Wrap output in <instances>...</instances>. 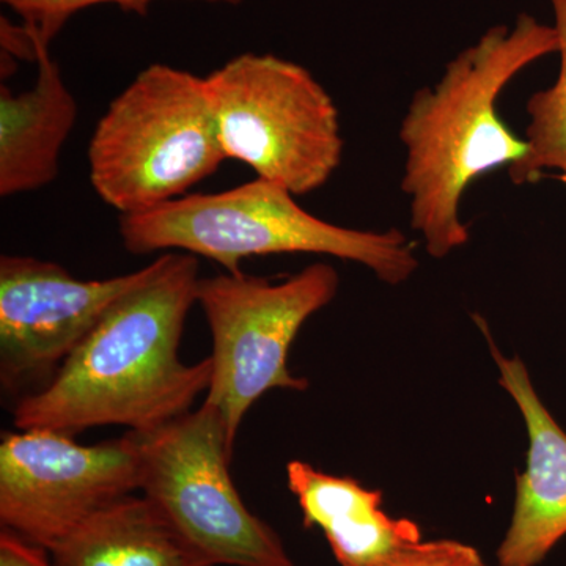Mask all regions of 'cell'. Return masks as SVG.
Segmentation results:
<instances>
[{"label":"cell","mask_w":566,"mask_h":566,"mask_svg":"<svg viewBox=\"0 0 566 566\" xmlns=\"http://www.w3.org/2000/svg\"><path fill=\"white\" fill-rule=\"evenodd\" d=\"M226 161L205 77L164 63L112 99L88 147L93 189L120 216L185 196Z\"/></svg>","instance_id":"cell-4"},{"label":"cell","mask_w":566,"mask_h":566,"mask_svg":"<svg viewBox=\"0 0 566 566\" xmlns=\"http://www.w3.org/2000/svg\"><path fill=\"white\" fill-rule=\"evenodd\" d=\"M286 483L297 499L305 527L322 528L342 566H375L394 551L420 542V528L408 517L382 510L381 491L367 490L352 476L318 471L294 460Z\"/></svg>","instance_id":"cell-11"},{"label":"cell","mask_w":566,"mask_h":566,"mask_svg":"<svg viewBox=\"0 0 566 566\" xmlns=\"http://www.w3.org/2000/svg\"><path fill=\"white\" fill-rule=\"evenodd\" d=\"M558 39L560 66L557 80L528 98L527 153L509 169L515 186L531 185L547 172H557L566 182V0H549Z\"/></svg>","instance_id":"cell-14"},{"label":"cell","mask_w":566,"mask_h":566,"mask_svg":"<svg viewBox=\"0 0 566 566\" xmlns=\"http://www.w3.org/2000/svg\"><path fill=\"white\" fill-rule=\"evenodd\" d=\"M48 553L57 566H218L145 495L134 494L104 506Z\"/></svg>","instance_id":"cell-13"},{"label":"cell","mask_w":566,"mask_h":566,"mask_svg":"<svg viewBox=\"0 0 566 566\" xmlns=\"http://www.w3.org/2000/svg\"><path fill=\"white\" fill-rule=\"evenodd\" d=\"M151 273L84 281L62 264L0 256V382L14 394L46 386L93 327Z\"/></svg>","instance_id":"cell-9"},{"label":"cell","mask_w":566,"mask_h":566,"mask_svg":"<svg viewBox=\"0 0 566 566\" xmlns=\"http://www.w3.org/2000/svg\"><path fill=\"white\" fill-rule=\"evenodd\" d=\"M277 182L256 177L218 193H189L153 210L120 216L118 232L133 255L185 252L243 273L251 256L319 253L364 264L400 285L416 273V243L397 229H346L323 221Z\"/></svg>","instance_id":"cell-3"},{"label":"cell","mask_w":566,"mask_h":566,"mask_svg":"<svg viewBox=\"0 0 566 566\" xmlns=\"http://www.w3.org/2000/svg\"><path fill=\"white\" fill-rule=\"evenodd\" d=\"M205 82L227 159L293 196L331 180L344 155L340 117L311 71L277 55L248 52Z\"/></svg>","instance_id":"cell-5"},{"label":"cell","mask_w":566,"mask_h":566,"mask_svg":"<svg viewBox=\"0 0 566 566\" xmlns=\"http://www.w3.org/2000/svg\"><path fill=\"white\" fill-rule=\"evenodd\" d=\"M375 566H486L475 547L453 539L416 542L394 551Z\"/></svg>","instance_id":"cell-16"},{"label":"cell","mask_w":566,"mask_h":566,"mask_svg":"<svg viewBox=\"0 0 566 566\" xmlns=\"http://www.w3.org/2000/svg\"><path fill=\"white\" fill-rule=\"evenodd\" d=\"M554 25L521 13L513 25H494L447 63L433 87L412 96L403 122L405 175L412 230L433 259L469 241L461 202L472 182L526 156L527 142L499 114L502 92L521 71L557 54Z\"/></svg>","instance_id":"cell-2"},{"label":"cell","mask_w":566,"mask_h":566,"mask_svg":"<svg viewBox=\"0 0 566 566\" xmlns=\"http://www.w3.org/2000/svg\"><path fill=\"white\" fill-rule=\"evenodd\" d=\"M136 436L139 491L203 557L218 566H294L281 536L234 486V447L216 408L203 401Z\"/></svg>","instance_id":"cell-7"},{"label":"cell","mask_w":566,"mask_h":566,"mask_svg":"<svg viewBox=\"0 0 566 566\" xmlns=\"http://www.w3.org/2000/svg\"><path fill=\"white\" fill-rule=\"evenodd\" d=\"M338 285V273L327 263L279 282L245 273L200 277L197 304L212 338L205 401L221 416L233 447L245 415L264 394L307 389V379L289 370L290 346L304 323L333 303Z\"/></svg>","instance_id":"cell-6"},{"label":"cell","mask_w":566,"mask_h":566,"mask_svg":"<svg viewBox=\"0 0 566 566\" xmlns=\"http://www.w3.org/2000/svg\"><path fill=\"white\" fill-rule=\"evenodd\" d=\"M199 281L191 253H159L150 275L112 305L54 378L22 395L14 427L76 436L118 424L148 433L192 411L212 375L210 357L180 359Z\"/></svg>","instance_id":"cell-1"},{"label":"cell","mask_w":566,"mask_h":566,"mask_svg":"<svg viewBox=\"0 0 566 566\" xmlns=\"http://www.w3.org/2000/svg\"><path fill=\"white\" fill-rule=\"evenodd\" d=\"M35 87H0V196L39 191L59 177L61 153L77 118V103L48 50Z\"/></svg>","instance_id":"cell-12"},{"label":"cell","mask_w":566,"mask_h":566,"mask_svg":"<svg viewBox=\"0 0 566 566\" xmlns=\"http://www.w3.org/2000/svg\"><path fill=\"white\" fill-rule=\"evenodd\" d=\"M48 551L33 545L20 535L2 528L0 534V566H57L46 556Z\"/></svg>","instance_id":"cell-17"},{"label":"cell","mask_w":566,"mask_h":566,"mask_svg":"<svg viewBox=\"0 0 566 566\" xmlns=\"http://www.w3.org/2000/svg\"><path fill=\"white\" fill-rule=\"evenodd\" d=\"M2 2L21 17L22 28L31 36L36 52H40L48 50L51 41L59 35L70 18L82 10L112 3L120 7L123 11H132L144 17L156 0H2ZM202 2L237 6L243 0H202Z\"/></svg>","instance_id":"cell-15"},{"label":"cell","mask_w":566,"mask_h":566,"mask_svg":"<svg viewBox=\"0 0 566 566\" xmlns=\"http://www.w3.org/2000/svg\"><path fill=\"white\" fill-rule=\"evenodd\" d=\"M139 490L140 450L133 431L95 446L51 430L2 436L0 523L43 549Z\"/></svg>","instance_id":"cell-8"},{"label":"cell","mask_w":566,"mask_h":566,"mask_svg":"<svg viewBox=\"0 0 566 566\" xmlns=\"http://www.w3.org/2000/svg\"><path fill=\"white\" fill-rule=\"evenodd\" d=\"M497 365L499 382L512 395L528 434L526 471L517 475L512 523L497 549L499 566H536L566 536V433L543 405L520 357L499 352L475 316Z\"/></svg>","instance_id":"cell-10"}]
</instances>
